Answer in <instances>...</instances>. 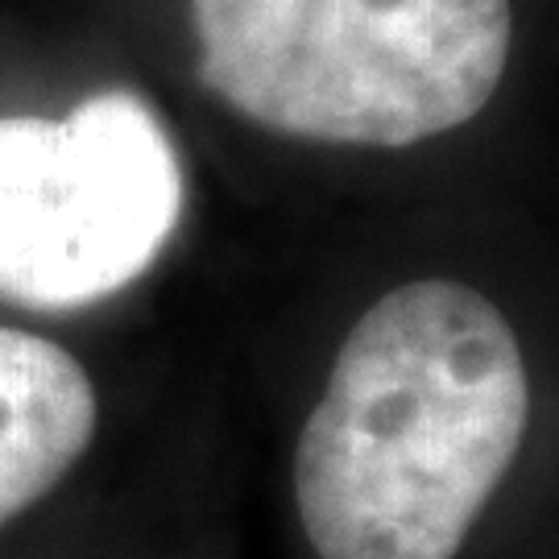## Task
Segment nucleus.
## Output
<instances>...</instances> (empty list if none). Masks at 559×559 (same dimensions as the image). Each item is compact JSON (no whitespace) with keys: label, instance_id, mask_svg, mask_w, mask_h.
Segmentation results:
<instances>
[{"label":"nucleus","instance_id":"obj_1","mask_svg":"<svg viewBox=\"0 0 559 559\" xmlns=\"http://www.w3.org/2000/svg\"><path fill=\"white\" fill-rule=\"evenodd\" d=\"M531 373L477 286L415 278L340 340L295 448V506L320 559H456L519 456Z\"/></svg>","mask_w":559,"mask_h":559},{"label":"nucleus","instance_id":"obj_2","mask_svg":"<svg viewBox=\"0 0 559 559\" xmlns=\"http://www.w3.org/2000/svg\"><path fill=\"white\" fill-rule=\"evenodd\" d=\"M195 75L265 133L406 150L498 96L510 0H187Z\"/></svg>","mask_w":559,"mask_h":559},{"label":"nucleus","instance_id":"obj_3","mask_svg":"<svg viewBox=\"0 0 559 559\" xmlns=\"http://www.w3.org/2000/svg\"><path fill=\"white\" fill-rule=\"evenodd\" d=\"M187 203L150 100L104 87L67 117H0V299L75 311L162 258Z\"/></svg>","mask_w":559,"mask_h":559},{"label":"nucleus","instance_id":"obj_4","mask_svg":"<svg viewBox=\"0 0 559 559\" xmlns=\"http://www.w3.org/2000/svg\"><path fill=\"white\" fill-rule=\"evenodd\" d=\"M100 427V399L62 344L0 323V526L59 485Z\"/></svg>","mask_w":559,"mask_h":559}]
</instances>
